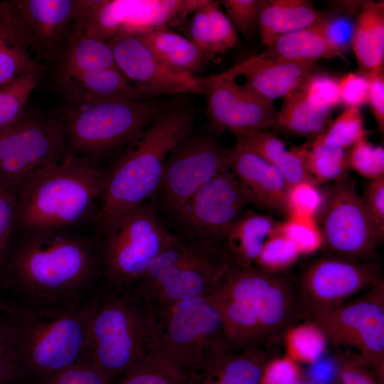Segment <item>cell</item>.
I'll list each match as a JSON object with an SVG mask.
<instances>
[{
  "mask_svg": "<svg viewBox=\"0 0 384 384\" xmlns=\"http://www.w3.org/2000/svg\"><path fill=\"white\" fill-rule=\"evenodd\" d=\"M226 16L237 32L251 37L257 28V12L260 0L219 1Z\"/></svg>",
  "mask_w": 384,
  "mask_h": 384,
  "instance_id": "obj_46",
  "label": "cell"
},
{
  "mask_svg": "<svg viewBox=\"0 0 384 384\" xmlns=\"http://www.w3.org/2000/svg\"><path fill=\"white\" fill-rule=\"evenodd\" d=\"M16 194L0 187V263L16 230Z\"/></svg>",
  "mask_w": 384,
  "mask_h": 384,
  "instance_id": "obj_49",
  "label": "cell"
},
{
  "mask_svg": "<svg viewBox=\"0 0 384 384\" xmlns=\"http://www.w3.org/2000/svg\"><path fill=\"white\" fill-rule=\"evenodd\" d=\"M320 227L323 245L336 256L368 262L381 240L356 188L347 176L334 181L328 191Z\"/></svg>",
  "mask_w": 384,
  "mask_h": 384,
  "instance_id": "obj_14",
  "label": "cell"
},
{
  "mask_svg": "<svg viewBox=\"0 0 384 384\" xmlns=\"http://www.w3.org/2000/svg\"><path fill=\"white\" fill-rule=\"evenodd\" d=\"M238 76L232 67L220 74L198 77L206 99V114L213 127L233 134L273 127L277 114L273 101L246 84H238Z\"/></svg>",
  "mask_w": 384,
  "mask_h": 384,
  "instance_id": "obj_16",
  "label": "cell"
},
{
  "mask_svg": "<svg viewBox=\"0 0 384 384\" xmlns=\"http://www.w3.org/2000/svg\"><path fill=\"white\" fill-rule=\"evenodd\" d=\"M338 368L329 357H321L311 363L309 379L319 384H333L337 380Z\"/></svg>",
  "mask_w": 384,
  "mask_h": 384,
  "instance_id": "obj_54",
  "label": "cell"
},
{
  "mask_svg": "<svg viewBox=\"0 0 384 384\" xmlns=\"http://www.w3.org/2000/svg\"><path fill=\"white\" fill-rule=\"evenodd\" d=\"M301 378L298 363L286 356L266 361L260 384H294Z\"/></svg>",
  "mask_w": 384,
  "mask_h": 384,
  "instance_id": "obj_48",
  "label": "cell"
},
{
  "mask_svg": "<svg viewBox=\"0 0 384 384\" xmlns=\"http://www.w3.org/2000/svg\"><path fill=\"white\" fill-rule=\"evenodd\" d=\"M299 255L298 248L291 240L273 231L254 267L268 272H280L294 263Z\"/></svg>",
  "mask_w": 384,
  "mask_h": 384,
  "instance_id": "obj_41",
  "label": "cell"
},
{
  "mask_svg": "<svg viewBox=\"0 0 384 384\" xmlns=\"http://www.w3.org/2000/svg\"><path fill=\"white\" fill-rule=\"evenodd\" d=\"M61 88L70 103L148 100L116 67L82 73H59Z\"/></svg>",
  "mask_w": 384,
  "mask_h": 384,
  "instance_id": "obj_22",
  "label": "cell"
},
{
  "mask_svg": "<svg viewBox=\"0 0 384 384\" xmlns=\"http://www.w3.org/2000/svg\"><path fill=\"white\" fill-rule=\"evenodd\" d=\"M235 146L252 151L278 169L289 186L315 181L306 170L302 159L292 150H288L284 143L266 131H242L233 133ZM316 183V182H315Z\"/></svg>",
  "mask_w": 384,
  "mask_h": 384,
  "instance_id": "obj_28",
  "label": "cell"
},
{
  "mask_svg": "<svg viewBox=\"0 0 384 384\" xmlns=\"http://www.w3.org/2000/svg\"><path fill=\"white\" fill-rule=\"evenodd\" d=\"M170 107L154 100L70 103L62 118L68 155L96 166L95 161L129 143Z\"/></svg>",
  "mask_w": 384,
  "mask_h": 384,
  "instance_id": "obj_6",
  "label": "cell"
},
{
  "mask_svg": "<svg viewBox=\"0 0 384 384\" xmlns=\"http://www.w3.org/2000/svg\"><path fill=\"white\" fill-rule=\"evenodd\" d=\"M284 337L287 356L298 363H312L323 356L327 341L313 321L291 326Z\"/></svg>",
  "mask_w": 384,
  "mask_h": 384,
  "instance_id": "obj_36",
  "label": "cell"
},
{
  "mask_svg": "<svg viewBox=\"0 0 384 384\" xmlns=\"http://www.w3.org/2000/svg\"><path fill=\"white\" fill-rule=\"evenodd\" d=\"M301 89L306 99L320 109L333 111L340 102L339 80L326 73L315 72Z\"/></svg>",
  "mask_w": 384,
  "mask_h": 384,
  "instance_id": "obj_45",
  "label": "cell"
},
{
  "mask_svg": "<svg viewBox=\"0 0 384 384\" xmlns=\"http://www.w3.org/2000/svg\"><path fill=\"white\" fill-rule=\"evenodd\" d=\"M368 82V101L380 132L384 131V75L383 69L366 75Z\"/></svg>",
  "mask_w": 384,
  "mask_h": 384,
  "instance_id": "obj_52",
  "label": "cell"
},
{
  "mask_svg": "<svg viewBox=\"0 0 384 384\" xmlns=\"http://www.w3.org/2000/svg\"><path fill=\"white\" fill-rule=\"evenodd\" d=\"M71 31L59 73L88 72L116 66L112 50L106 41Z\"/></svg>",
  "mask_w": 384,
  "mask_h": 384,
  "instance_id": "obj_33",
  "label": "cell"
},
{
  "mask_svg": "<svg viewBox=\"0 0 384 384\" xmlns=\"http://www.w3.org/2000/svg\"><path fill=\"white\" fill-rule=\"evenodd\" d=\"M135 36L161 60L176 70L193 74L203 64L205 53L180 34L161 29Z\"/></svg>",
  "mask_w": 384,
  "mask_h": 384,
  "instance_id": "obj_31",
  "label": "cell"
},
{
  "mask_svg": "<svg viewBox=\"0 0 384 384\" xmlns=\"http://www.w3.org/2000/svg\"><path fill=\"white\" fill-rule=\"evenodd\" d=\"M194 116L191 110L171 107L129 143L127 151L105 176L90 226L95 234L154 196L165 162L173 149L191 134Z\"/></svg>",
  "mask_w": 384,
  "mask_h": 384,
  "instance_id": "obj_2",
  "label": "cell"
},
{
  "mask_svg": "<svg viewBox=\"0 0 384 384\" xmlns=\"http://www.w3.org/2000/svg\"><path fill=\"white\" fill-rule=\"evenodd\" d=\"M18 338L9 317L0 309V384H25Z\"/></svg>",
  "mask_w": 384,
  "mask_h": 384,
  "instance_id": "obj_38",
  "label": "cell"
},
{
  "mask_svg": "<svg viewBox=\"0 0 384 384\" xmlns=\"http://www.w3.org/2000/svg\"><path fill=\"white\" fill-rule=\"evenodd\" d=\"M277 223L270 216L244 210L229 229L223 244L232 265L242 268L254 267Z\"/></svg>",
  "mask_w": 384,
  "mask_h": 384,
  "instance_id": "obj_24",
  "label": "cell"
},
{
  "mask_svg": "<svg viewBox=\"0 0 384 384\" xmlns=\"http://www.w3.org/2000/svg\"><path fill=\"white\" fill-rule=\"evenodd\" d=\"M232 149L190 134L169 155L153 198L171 215L204 184L230 169Z\"/></svg>",
  "mask_w": 384,
  "mask_h": 384,
  "instance_id": "obj_15",
  "label": "cell"
},
{
  "mask_svg": "<svg viewBox=\"0 0 384 384\" xmlns=\"http://www.w3.org/2000/svg\"><path fill=\"white\" fill-rule=\"evenodd\" d=\"M324 15L306 0H260L257 28L262 42L268 48L286 34L319 23Z\"/></svg>",
  "mask_w": 384,
  "mask_h": 384,
  "instance_id": "obj_23",
  "label": "cell"
},
{
  "mask_svg": "<svg viewBox=\"0 0 384 384\" xmlns=\"http://www.w3.org/2000/svg\"><path fill=\"white\" fill-rule=\"evenodd\" d=\"M68 155L62 118L26 112L0 132V187L16 194L38 171Z\"/></svg>",
  "mask_w": 384,
  "mask_h": 384,
  "instance_id": "obj_11",
  "label": "cell"
},
{
  "mask_svg": "<svg viewBox=\"0 0 384 384\" xmlns=\"http://www.w3.org/2000/svg\"><path fill=\"white\" fill-rule=\"evenodd\" d=\"M368 134L364 129L363 117L360 109L348 107L330 122L325 130L317 137L327 146L346 149L360 139L367 137Z\"/></svg>",
  "mask_w": 384,
  "mask_h": 384,
  "instance_id": "obj_40",
  "label": "cell"
},
{
  "mask_svg": "<svg viewBox=\"0 0 384 384\" xmlns=\"http://www.w3.org/2000/svg\"><path fill=\"white\" fill-rule=\"evenodd\" d=\"M322 193L314 181H302L289 187L287 195L288 218L314 219L323 208Z\"/></svg>",
  "mask_w": 384,
  "mask_h": 384,
  "instance_id": "obj_42",
  "label": "cell"
},
{
  "mask_svg": "<svg viewBox=\"0 0 384 384\" xmlns=\"http://www.w3.org/2000/svg\"><path fill=\"white\" fill-rule=\"evenodd\" d=\"M348 151L349 169L370 180L384 176V149L364 137L355 143Z\"/></svg>",
  "mask_w": 384,
  "mask_h": 384,
  "instance_id": "obj_43",
  "label": "cell"
},
{
  "mask_svg": "<svg viewBox=\"0 0 384 384\" xmlns=\"http://www.w3.org/2000/svg\"><path fill=\"white\" fill-rule=\"evenodd\" d=\"M40 73L24 74L0 87V132L18 121L27 112L26 105L40 80Z\"/></svg>",
  "mask_w": 384,
  "mask_h": 384,
  "instance_id": "obj_37",
  "label": "cell"
},
{
  "mask_svg": "<svg viewBox=\"0 0 384 384\" xmlns=\"http://www.w3.org/2000/svg\"><path fill=\"white\" fill-rule=\"evenodd\" d=\"M381 279L378 264L338 256L323 257L304 270L297 291L300 308L310 316L341 304Z\"/></svg>",
  "mask_w": 384,
  "mask_h": 384,
  "instance_id": "obj_17",
  "label": "cell"
},
{
  "mask_svg": "<svg viewBox=\"0 0 384 384\" xmlns=\"http://www.w3.org/2000/svg\"><path fill=\"white\" fill-rule=\"evenodd\" d=\"M362 198L380 236L383 239L384 176L370 180Z\"/></svg>",
  "mask_w": 384,
  "mask_h": 384,
  "instance_id": "obj_51",
  "label": "cell"
},
{
  "mask_svg": "<svg viewBox=\"0 0 384 384\" xmlns=\"http://www.w3.org/2000/svg\"><path fill=\"white\" fill-rule=\"evenodd\" d=\"M294 384H319L316 383L309 379H299L297 382H296Z\"/></svg>",
  "mask_w": 384,
  "mask_h": 384,
  "instance_id": "obj_55",
  "label": "cell"
},
{
  "mask_svg": "<svg viewBox=\"0 0 384 384\" xmlns=\"http://www.w3.org/2000/svg\"><path fill=\"white\" fill-rule=\"evenodd\" d=\"M198 375L157 354L133 368L114 384H195Z\"/></svg>",
  "mask_w": 384,
  "mask_h": 384,
  "instance_id": "obj_35",
  "label": "cell"
},
{
  "mask_svg": "<svg viewBox=\"0 0 384 384\" xmlns=\"http://www.w3.org/2000/svg\"><path fill=\"white\" fill-rule=\"evenodd\" d=\"M321 21L280 37L260 55L275 60L310 64L338 57L326 42Z\"/></svg>",
  "mask_w": 384,
  "mask_h": 384,
  "instance_id": "obj_29",
  "label": "cell"
},
{
  "mask_svg": "<svg viewBox=\"0 0 384 384\" xmlns=\"http://www.w3.org/2000/svg\"><path fill=\"white\" fill-rule=\"evenodd\" d=\"M337 380L339 384H380L364 366L352 359L344 361L338 368Z\"/></svg>",
  "mask_w": 384,
  "mask_h": 384,
  "instance_id": "obj_53",
  "label": "cell"
},
{
  "mask_svg": "<svg viewBox=\"0 0 384 384\" xmlns=\"http://www.w3.org/2000/svg\"><path fill=\"white\" fill-rule=\"evenodd\" d=\"M116 67L134 86L151 98L159 95H202L198 76L161 60L137 36L118 32L106 41Z\"/></svg>",
  "mask_w": 384,
  "mask_h": 384,
  "instance_id": "obj_18",
  "label": "cell"
},
{
  "mask_svg": "<svg viewBox=\"0 0 384 384\" xmlns=\"http://www.w3.org/2000/svg\"><path fill=\"white\" fill-rule=\"evenodd\" d=\"M86 228L15 232L0 263V290L16 302L80 300L101 284L97 237Z\"/></svg>",
  "mask_w": 384,
  "mask_h": 384,
  "instance_id": "obj_1",
  "label": "cell"
},
{
  "mask_svg": "<svg viewBox=\"0 0 384 384\" xmlns=\"http://www.w3.org/2000/svg\"><path fill=\"white\" fill-rule=\"evenodd\" d=\"M293 149L302 159L315 182L336 181L346 177L349 169L346 149L327 146L317 136L310 144Z\"/></svg>",
  "mask_w": 384,
  "mask_h": 384,
  "instance_id": "obj_34",
  "label": "cell"
},
{
  "mask_svg": "<svg viewBox=\"0 0 384 384\" xmlns=\"http://www.w3.org/2000/svg\"><path fill=\"white\" fill-rule=\"evenodd\" d=\"M267 361L260 348L233 351L200 373L195 384H260Z\"/></svg>",
  "mask_w": 384,
  "mask_h": 384,
  "instance_id": "obj_30",
  "label": "cell"
},
{
  "mask_svg": "<svg viewBox=\"0 0 384 384\" xmlns=\"http://www.w3.org/2000/svg\"><path fill=\"white\" fill-rule=\"evenodd\" d=\"M368 82L366 75L349 73L339 80L340 102L346 108H359L368 101Z\"/></svg>",
  "mask_w": 384,
  "mask_h": 384,
  "instance_id": "obj_50",
  "label": "cell"
},
{
  "mask_svg": "<svg viewBox=\"0 0 384 384\" xmlns=\"http://www.w3.org/2000/svg\"><path fill=\"white\" fill-rule=\"evenodd\" d=\"M154 306L159 354L180 368L200 374L222 356L236 351L208 297Z\"/></svg>",
  "mask_w": 384,
  "mask_h": 384,
  "instance_id": "obj_8",
  "label": "cell"
},
{
  "mask_svg": "<svg viewBox=\"0 0 384 384\" xmlns=\"http://www.w3.org/2000/svg\"><path fill=\"white\" fill-rule=\"evenodd\" d=\"M251 203L245 188L230 169L201 187L171 215L179 231L191 242L223 247L226 235L245 206Z\"/></svg>",
  "mask_w": 384,
  "mask_h": 384,
  "instance_id": "obj_12",
  "label": "cell"
},
{
  "mask_svg": "<svg viewBox=\"0 0 384 384\" xmlns=\"http://www.w3.org/2000/svg\"><path fill=\"white\" fill-rule=\"evenodd\" d=\"M311 321L327 343L353 350L352 360L370 366L383 379L384 371V284L380 280L364 296L314 314Z\"/></svg>",
  "mask_w": 384,
  "mask_h": 384,
  "instance_id": "obj_10",
  "label": "cell"
},
{
  "mask_svg": "<svg viewBox=\"0 0 384 384\" xmlns=\"http://www.w3.org/2000/svg\"><path fill=\"white\" fill-rule=\"evenodd\" d=\"M343 9L324 15L323 32L329 47L340 57L351 48L361 5L346 2Z\"/></svg>",
  "mask_w": 384,
  "mask_h": 384,
  "instance_id": "obj_39",
  "label": "cell"
},
{
  "mask_svg": "<svg viewBox=\"0 0 384 384\" xmlns=\"http://www.w3.org/2000/svg\"><path fill=\"white\" fill-rule=\"evenodd\" d=\"M159 354L154 304L132 289L102 283L95 292L89 326V362L112 384Z\"/></svg>",
  "mask_w": 384,
  "mask_h": 384,
  "instance_id": "obj_4",
  "label": "cell"
},
{
  "mask_svg": "<svg viewBox=\"0 0 384 384\" xmlns=\"http://www.w3.org/2000/svg\"><path fill=\"white\" fill-rule=\"evenodd\" d=\"M273 231L291 240L300 255L312 253L323 245L320 230L314 219L288 218L277 222Z\"/></svg>",
  "mask_w": 384,
  "mask_h": 384,
  "instance_id": "obj_44",
  "label": "cell"
},
{
  "mask_svg": "<svg viewBox=\"0 0 384 384\" xmlns=\"http://www.w3.org/2000/svg\"><path fill=\"white\" fill-rule=\"evenodd\" d=\"M201 3V0L85 1L80 26L85 35L104 41L118 32L137 36L179 23Z\"/></svg>",
  "mask_w": 384,
  "mask_h": 384,
  "instance_id": "obj_13",
  "label": "cell"
},
{
  "mask_svg": "<svg viewBox=\"0 0 384 384\" xmlns=\"http://www.w3.org/2000/svg\"><path fill=\"white\" fill-rule=\"evenodd\" d=\"M232 262L222 247L185 240L174 233L132 289L154 306L208 297L219 287Z\"/></svg>",
  "mask_w": 384,
  "mask_h": 384,
  "instance_id": "obj_7",
  "label": "cell"
},
{
  "mask_svg": "<svg viewBox=\"0 0 384 384\" xmlns=\"http://www.w3.org/2000/svg\"><path fill=\"white\" fill-rule=\"evenodd\" d=\"M26 384H109L89 362L69 367L48 377Z\"/></svg>",
  "mask_w": 384,
  "mask_h": 384,
  "instance_id": "obj_47",
  "label": "cell"
},
{
  "mask_svg": "<svg viewBox=\"0 0 384 384\" xmlns=\"http://www.w3.org/2000/svg\"><path fill=\"white\" fill-rule=\"evenodd\" d=\"M95 292L80 300L49 304L0 297V309L17 333L26 383L89 362Z\"/></svg>",
  "mask_w": 384,
  "mask_h": 384,
  "instance_id": "obj_3",
  "label": "cell"
},
{
  "mask_svg": "<svg viewBox=\"0 0 384 384\" xmlns=\"http://www.w3.org/2000/svg\"><path fill=\"white\" fill-rule=\"evenodd\" d=\"M219 1L203 0L193 13L191 41L205 54H223L239 46L238 32Z\"/></svg>",
  "mask_w": 384,
  "mask_h": 384,
  "instance_id": "obj_26",
  "label": "cell"
},
{
  "mask_svg": "<svg viewBox=\"0 0 384 384\" xmlns=\"http://www.w3.org/2000/svg\"><path fill=\"white\" fill-rule=\"evenodd\" d=\"M97 237L101 282L132 289L172 235L154 202H144L115 220Z\"/></svg>",
  "mask_w": 384,
  "mask_h": 384,
  "instance_id": "obj_9",
  "label": "cell"
},
{
  "mask_svg": "<svg viewBox=\"0 0 384 384\" xmlns=\"http://www.w3.org/2000/svg\"><path fill=\"white\" fill-rule=\"evenodd\" d=\"M230 170L245 188L251 203L287 215L289 186L274 166L252 151L234 146Z\"/></svg>",
  "mask_w": 384,
  "mask_h": 384,
  "instance_id": "obj_20",
  "label": "cell"
},
{
  "mask_svg": "<svg viewBox=\"0 0 384 384\" xmlns=\"http://www.w3.org/2000/svg\"><path fill=\"white\" fill-rule=\"evenodd\" d=\"M25 37L6 1H0V87L41 67L31 56Z\"/></svg>",
  "mask_w": 384,
  "mask_h": 384,
  "instance_id": "obj_27",
  "label": "cell"
},
{
  "mask_svg": "<svg viewBox=\"0 0 384 384\" xmlns=\"http://www.w3.org/2000/svg\"><path fill=\"white\" fill-rule=\"evenodd\" d=\"M353 49L362 75L383 69L384 2L364 1L358 13Z\"/></svg>",
  "mask_w": 384,
  "mask_h": 384,
  "instance_id": "obj_25",
  "label": "cell"
},
{
  "mask_svg": "<svg viewBox=\"0 0 384 384\" xmlns=\"http://www.w3.org/2000/svg\"><path fill=\"white\" fill-rule=\"evenodd\" d=\"M247 85L264 98L273 101L284 98L299 90L316 72L315 63L275 60L255 55L234 66Z\"/></svg>",
  "mask_w": 384,
  "mask_h": 384,
  "instance_id": "obj_21",
  "label": "cell"
},
{
  "mask_svg": "<svg viewBox=\"0 0 384 384\" xmlns=\"http://www.w3.org/2000/svg\"><path fill=\"white\" fill-rule=\"evenodd\" d=\"M107 171L70 155L40 169L16 193L15 232L90 228Z\"/></svg>",
  "mask_w": 384,
  "mask_h": 384,
  "instance_id": "obj_5",
  "label": "cell"
},
{
  "mask_svg": "<svg viewBox=\"0 0 384 384\" xmlns=\"http://www.w3.org/2000/svg\"><path fill=\"white\" fill-rule=\"evenodd\" d=\"M30 51L44 60L51 58L72 29L81 1L6 0Z\"/></svg>",
  "mask_w": 384,
  "mask_h": 384,
  "instance_id": "obj_19",
  "label": "cell"
},
{
  "mask_svg": "<svg viewBox=\"0 0 384 384\" xmlns=\"http://www.w3.org/2000/svg\"><path fill=\"white\" fill-rule=\"evenodd\" d=\"M301 88L283 98L274 127L294 134L316 137L327 127L333 111L314 106Z\"/></svg>",
  "mask_w": 384,
  "mask_h": 384,
  "instance_id": "obj_32",
  "label": "cell"
}]
</instances>
